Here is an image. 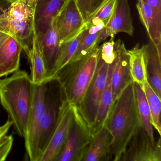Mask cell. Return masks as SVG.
Masks as SVG:
<instances>
[{"label": "cell", "mask_w": 161, "mask_h": 161, "mask_svg": "<svg viewBox=\"0 0 161 161\" xmlns=\"http://www.w3.org/2000/svg\"><path fill=\"white\" fill-rule=\"evenodd\" d=\"M105 125L112 136L108 161H120L129 142L142 128L133 82L114 102Z\"/></svg>", "instance_id": "6da1fadb"}, {"label": "cell", "mask_w": 161, "mask_h": 161, "mask_svg": "<svg viewBox=\"0 0 161 161\" xmlns=\"http://www.w3.org/2000/svg\"><path fill=\"white\" fill-rule=\"evenodd\" d=\"M34 84L24 70L0 79V103L19 136L25 137L32 102Z\"/></svg>", "instance_id": "7a4b0ae2"}, {"label": "cell", "mask_w": 161, "mask_h": 161, "mask_svg": "<svg viewBox=\"0 0 161 161\" xmlns=\"http://www.w3.org/2000/svg\"><path fill=\"white\" fill-rule=\"evenodd\" d=\"M100 51V46H96L86 56L67 64L54 75L65 98L72 106L80 104L96 72Z\"/></svg>", "instance_id": "3957f363"}, {"label": "cell", "mask_w": 161, "mask_h": 161, "mask_svg": "<svg viewBox=\"0 0 161 161\" xmlns=\"http://www.w3.org/2000/svg\"><path fill=\"white\" fill-rule=\"evenodd\" d=\"M36 0H17L0 10V32L12 36L21 43L28 54L35 31V10Z\"/></svg>", "instance_id": "277c9868"}, {"label": "cell", "mask_w": 161, "mask_h": 161, "mask_svg": "<svg viewBox=\"0 0 161 161\" xmlns=\"http://www.w3.org/2000/svg\"><path fill=\"white\" fill-rule=\"evenodd\" d=\"M72 107L73 115L67 137L57 161H82L93 136L78 108Z\"/></svg>", "instance_id": "5b68a950"}, {"label": "cell", "mask_w": 161, "mask_h": 161, "mask_svg": "<svg viewBox=\"0 0 161 161\" xmlns=\"http://www.w3.org/2000/svg\"><path fill=\"white\" fill-rule=\"evenodd\" d=\"M49 80L48 79L40 84H34L32 102L27 132L24 138L26 152L31 161H39L37 153L38 129L46 108L47 89Z\"/></svg>", "instance_id": "8992f818"}, {"label": "cell", "mask_w": 161, "mask_h": 161, "mask_svg": "<svg viewBox=\"0 0 161 161\" xmlns=\"http://www.w3.org/2000/svg\"><path fill=\"white\" fill-rule=\"evenodd\" d=\"M108 68L109 65L102 60L100 56L94 77L80 104L79 107H77L89 125L92 132L99 104L106 85Z\"/></svg>", "instance_id": "52a82bcc"}, {"label": "cell", "mask_w": 161, "mask_h": 161, "mask_svg": "<svg viewBox=\"0 0 161 161\" xmlns=\"http://www.w3.org/2000/svg\"><path fill=\"white\" fill-rule=\"evenodd\" d=\"M54 80L55 78L49 80L46 108L39 123L37 142L39 161L51 138L59 118L62 94L60 90V96L58 98L56 97V95L53 94Z\"/></svg>", "instance_id": "ba28073f"}, {"label": "cell", "mask_w": 161, "mask_h": 161, "mask_svg": "<svg viewBox=\"0 0 161 161\" xmlns=\"http://www.w3.org/2000/svg\"><path fill=\"white\" fill-rule=\"evenodd\" d=\"M58 121L39 161H57L65 143L73 115L72 105L62 93Z\"/></svg>", "instance_id": "9c48e42d"}, {"label": "cell", "mask_w": 161, "mask_h": 161, "mask_svg": "<svg viewBox=\"0 0 161 161\" xmlns=\"http://www.w3.org/2000/svg\"><path fill=\"white\" fill-rule=\"evenodd\" d=\"M120 161H161V137L153 144L141 128L129 142Z\"/></svg>", "instance_id": "30bf717a"}, {"label": "cell", "mask_w": 161, "mask_h": 161, "mask_svg": "<svg viewBox=\"0 0 161 161\" xmlns=\"http://www.w3.org/2000/svg\"><path fill=\"white\" fill-rule=\"evenodd\" d=\"M60 45L77 36L86 27V23L76 0H68L56 19Z\"/></svg>", "instance_id": "8fae6325"}, {"label": "cell", "mask_w": 161, "mask_h": 161, "mask_svg": "<svg viewBox=\"0 0 161 161\" xmlns=\"http://www.w3.org/2000/svg\"><path fill=\"white\" fill-rule=\"evenodd\" d=\"M114 61L113 64L111 85L114 102L133 80L129 66V54L124 42L118 39L115 42Z\"/></svg>", "instance_id": "7c38bea8"}, {"label": "cell", "mask_w": 161, "mask_h": 161, "mask_svg": "<svg viewBox=\"0 0 161 161\" xmlns=\"http://www.w3.org/2000/svg\"><path fill=\"white\" fill-rule=\"evenodd\" d=\"M134 28L129 0H117L113 15L108 23L103 29L98 38V44L108 37H114L119 33L133 36Z\"/></svg>", "instance_id": "4fadbf2b"}, {"label": "cell", "mask_w": 161, "mask_h": 161, "mask_svg": "<svg viewBox=\"0 0 161 161\" xmlns=\"http://www.w3.org/2000/svg\"><path fill=\"white\" fill-rule=\"evenodd\" d=\"M56 19L52 21L46 32L37 35L48 79L54 76V65L60 47Z\"/></svg>", "instance_id": "5bb4252c"}, {"label": "cell", "mask_w": 161, "mask_h": 161, "mask_svg": "<svg viewBox=\"0 0 161 161\" xmlns=\"http://www.w3.org/2000/svg\"><path fill=\"white\" fill-rule=\"evenodd\" d=\"M68 0H36L34 23L37 36L44 33L57 17Z\"/></svg>", "instance_id": "9a60e30c"}, {"label": "cell", "mask_w": 161, "mask_h": 161, "mask_svg": "<svg viewBox=\"0 0 161 161\" xmlns=\"http://www.w3.org/2000/svg\"><path fill=\"white\" fill-rule=\"evenodd\" d=\"M22 50L21 43L8 35L0 46V78L19 69Z\"/></svg>", "instance_id": "2e32d148"}, {"label": "cell", "mask_w": 161, "mask_h": 161, "mask_svg": "<svg viewBox=\"0 0 161 161\" xmlns=\"http://www.w3.org/2000/svg\"><path fill=\"white\" fill-rule=\"evenodd\" d=\"M112 136L104 125L92 136L82 161H107Z\"/></svg>", "instance_id": "e0dca14e"}, {"label": "cell", "mask_w": 161, "mask_h": 161, "mask_svg": "<svg viewBox=\"0 0 161 161\" xmlns=\"http://www.w3.org/2000/svg\"><path fill=\"white\" fill-rule=\"evenodd\" d=\"M136 7L140 21L151 42L161 52V20L158 19L153 10L143 0H137Z\"/></svg>", "instance_id": "ac0fdd59"}, {"label": "cell", "mask_w": 161, "mask_h": 161, "mask_svg": "<svg viewBox=\"0 0 161 161\" xmlns=\"http://www.w3.org/2000/svg\"><path fill=\"white\" fill-rule=\"evenodd\" d=\"M147 79L157 96L161 97V52L151 42L145 45Z\"/></svg>", "instance_id": "d6986e66"}, {"label": "cell", "mask_w": 161, "mask_h": 161, "mask_svg": "<svg viewBox=\"0 0 161 161\" xmlns=\"http://www.w3.org/2000/svg\"><path fill=\"white\" fill-rule=\"evenodd\" d=\"M27 55L31 67V79L33 83L40 84L49 79L36 31L33 36L31 47Z\"/></svg>", "instance_id": "ffe728a7"}, {"label": "cell", "mask_w": 161, "mask_h": 161, "mask_svg": "<svg viewBox=\"0 0 161 161\" xmlns=\"http://www.w3.org/2000/svg\"><path fill=\"white\" fill-rule=\"evenodd\" d=\"M112 69L113 64H112L109 65L106 85L99 104L95 123L92 128L93 135L105 125L106 119L114 104V97L111 85Z\"/></svg>", "instance_id": "44dd1931"}, {"label": "cell", "mask_w": 161, "mask_h": 161, "mask_svg": "<svg viewBox=\"0 0 161 161\" xmlns=\"http://www.w3.org/2000/svg\"><path fill=\"white\" fill-rule=\"evenodd\" d=\"M128 53L130 72L133 81L142 86L147 81L145 45L140 47L139 44H136L132 49L128 50Z\"/></svg>", "instance_id": "7402d4cb"}, {"label": "cell", "mask_w": 161, "mask_h": 161, "mask_svg": "<svg viewBox=\"0 0 161 161\" xmlns=\"http://www.w3.org/2000/svg\"><path fill=\"white\" fill-rule=\"evenodd\" d=\"M105 27L103 23L86 26L83 31L77 50L68 64L73 63L86 56L96 46L99 45L98 38Z\"/></svg>", "instance_id": "603a6c76"}, {"label": "cell", "mask_w": 161, "mask_h": 161, "mask_svg": "<svg viewBox=\"0 0 161 161\" xmlns=\"http://www.w3.org/2000/svg\"><path fill=\"white\" fill-rule=\"evenodd\" d=\"M134 84L136 103L142 128L148 136L152 143L154 144L156 141L154 139L150 110L147 98L142 86L134 82Z\"/></svg>", "instance_id": "cb8c5ba5"}, {"label": "cell", "mask_w": 161, "mask_h": 161, "mask_svg": "<svg viewBox=\"0 0 161 161\" xmlns=\"http://www.w3.org/2000/svg\"><path fill=\"white\" fill-rule=\"evenodd\" d=\"M142 87L149 106L153 126L157 130L159 136H161V98L157 96L152 88L148 81L144 84Z\"/></svg>", "instance_id": "d4e9b609"}, {"label": "cell", "mask_w": 161, "mask_h": 161, "mask_svg": "<svg viewBox=\"0 0 161 161\" xmlns=\"http://www.w3.org/2000/svg\"><path fill=\"white\" fill-rule=\"evenodd\" d=\"M83 31L74 38L60 45L59 52L54 65L53 71L54 76L57 71L66 65L71 60L78 47Z\"/></svg>", "instance_id": "484cf974"}, {"label": "cell", "mask_w": 161, "mask_h": 161, "mask_svg": "<svg viewBox=\"0 0 161 161\" xmlns=\"http://www.w3.org/2000/svg\"><path fill=\"white\" fill-rule=\"evenodd\" d=\"M117 0H109L86 22V26L103 23L105 26L109 22L114 13Z\"/></svg>", "instance_id": "4316f807"}, {"label": "cell", "mask_w": 161, "mask_h": 161, "mask_svg": "<svg viewBox=\"0 0 161 161\" xmlns=\"http://www.w3.org/2000/svg\"><path fill=\"white\" fill-rule=\"evenodd\" d=\"M115 42L114 37H111L108 41L100 46V58L108 65L111 64L114 61Z\"/></svg>", "instance_id": "83f0119b"}, {"label": "cell", "mask_w": 161, "mask_h": 161, "mask_svg": "<svg viewBox=\"0 0 161 161\" xmlns=\"http://www.w3.org/2000/svg\"><path fill=\"white\" fill-rule=\"evenodd\" d=\"M14 143L13 136L6 135L0 141V161L6 160L10 153Z\"/></svg>", "instance_id": "f1b7e54d"}, {"label": "cell", "mask_w": 161, "mask_h": 161, "mask_svg": "<svg viewBox=\"0 0 161 161\" xmlns=\"http://www.w3.org/2000/svg\"><path fill=\"white\" fill-rule=\"evenodd\" d=\"M93 1L94 0H76L78 7L86 22L91 16Z\"/></svg>", "instance_id": "f546056e"}, {"label": "cell", "mask_w": 161, "mask_h": 161, "mask_svg": "<svg viewBox=\"0 0 161 161\" xmlns=\"http://www.w3.org/2000/svg\"><path fill=\"white\" fill-rule=\"evenodd\" d=\"M151 9L158 19L161 20V0H143Z\"/></svg>", "instance_id": "4dcf8cb0"}, {"label": "cell", "mask_w": 161, "mask_h": 161, "mask_svg": "<svg viewBox=\"0 0 161 161\" xmlns=\"http://www.w3.org/2000/svg\"><path fill=\"white\" fill-rule=\"evenodd\" d=\"M12 125H13V122L9 118L4 124H3L2 126H0V141L6 135H7L8 131L9 130Z\"/></svg>", "instance_id": "1f68e13d"}, {"label": "cell", "mask_w": 161, "mask_h": 161, "mask_svg": "<svg viewBox=\"0 0 161 161\" xmlns=\"http://www.w3.org/2000/svg\"><path fill=\"white\" fill-rule=\"evenodd\" d=\"M109 0H94L93 1V6H92V12H91V16H90L89 19L98 11L99 9L103 4H105Z\"/></svg>", "instance_id": "d6a6232c"}, {"label": "cell", "mask_w": 161, "mask_h": 161, "mask_svg": "<svg viewBox=\"0 0 161 161\" xmlns=\"http://www.w3.org/2000/svg\"><path fill=\"white\" fill-rule=\"evenodd\" d=\"M8 36V35L4 33L0 32V46L3 43V41L6 39Z\"/></svg>", "instance_id": "836d02e7"}, {"label": "cell", "mask_w": 161, "mask_h": 161, "mask_svg": "<svg viewBox=\"0 0 161 161\" xmlns=\"http://www.w3.org/2000/svg\"><path fill=\"white\" fill-rule=\"evenodd\" d=\"M8 2L10 3L14 2L16 1L17 0H7Z\"/></svg>", "instance_id": "e575fe53"}, {"label": "cell", "mask_w": 161, "mask_h": 161, "mask_svg": "<svg viewBox=\"0 0 161 161\" xmlns=\"http://www.w3.org/2000/svg\"><path fill=\"white\" fill-rule=\"evenodd\" d=\"M0 114H1V109H0Z\"/></svg>", "instance_id": "d590c367"}]
</instances>
